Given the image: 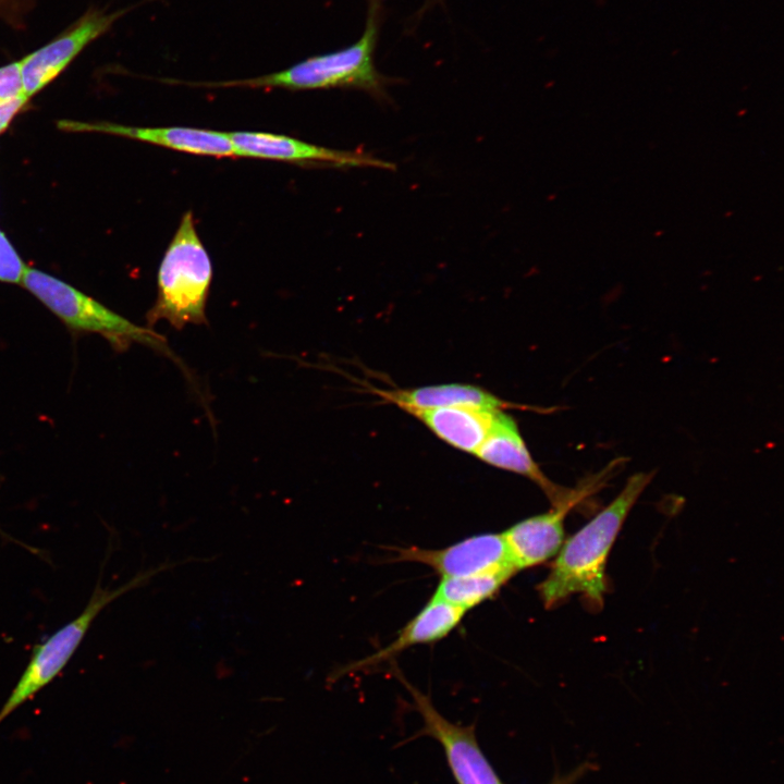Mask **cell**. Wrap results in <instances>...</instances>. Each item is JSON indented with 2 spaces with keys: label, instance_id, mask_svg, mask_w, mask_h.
<instances>
[{
  "label": "cell",
  "instance_id": "cell-2",
  "mask_svg": "<svg viewBox=\"0 0 784 784\" xmlns=\"http://www.w3.org/2000/svg\"><path fill=\"white\" fill-rule=\"evenodd\" d=\"M379 14L380 0H369L363 34L345 48L314 56L283 71L255 78L219 83V85L289 89L347 87L365 90L376 97H384L388 79L379 73L375 64Z\"/></svg>",
  "mask_w": 784,
  "mask_h": 784
},
{
  "label": "cell",
  "instance_id": "cell-10",
  "mask_svg": "<svg viewBox=\"0 0 784 784\" xmlns=\"http://www.w3.org/2000/svg\"><path fill=\"white\" fill-rule=\"evenodd\" d=\"M58 126L69 132H97L128 137L194 155L234 156L229 134L211 130L184 126L142 127L108 122L90 123L65 120L60 121Z\"/></svg>",
  "mask_w": 784,
  "mask_h": 784
},
{
  "label": "cell",
  "instance_id": "cell-18",
  "mask_svg": "<svg viewBox=\"0 0 784 784\" xmlns=\"http://www.w3.org/2000/svg\"><path fill=\"white\" fill-rule=\"evenodd\" d=\"M25 97L20 61L0 68V102ZM26 98V97H25Z\"/></svg>",
  "mask_w": 784,
  "mask_h": 784
},
{
  "label": "cell",
  "instance_id": "cell-6",
  "mask_svg": "<svg viewBox=\"0 0 784 784\" xmlns=\"http://www.w3.org/2000/svg\"><path fill=\"white\" fill-rule=\"evenodd\" d=\"M475 455L494 467L524 476L546 493L552 506L568 502L580 503L596 492L611 476L605 467L585 479L577 489L564 488L551 481L531 457L515 420L503 411L498 412L492 427Z\"/></svg>",
  "mask_w": 784,
  "mask_h": 784
},
{
  "label": "cell",
  "instance_id": "cell-1",
  "mask_svg": "<svg viewBox=\"0 0 784 784\" xmlns=\"http://www.w3.org/2000/svg\"><path fill=\"white\" fill-rule=\"evenodd\" d=\"M653 476V471L632 475L610 504L564 540L547 577L538 585L547 609L560 605L575 593L581 595L589 610L602 608L609 553L628 513Z\"/></svg>",
  "mask_w": 784,
  "mask_h": 784
},
{
  "label": "cell",
  "instance_id": "cell-8",
  "mask_svg": "<svg viewBox=\"0 0 784 784\" xmlns=\"http://www.w3.org/2000/svg\"><path fill=\"white\" fill-rule=\"evenodd\" d=\"M390 550L394 552L391 562L420 563L432 568L441 578L513 566L502 534L494 532L475 535L441 549L401 547Z\"/></svg>",
  "mask_w": 784,
  "mask_h": 784
},
{
  "label": "cell",
  "instance_id": "cell-17",
  "mask_svg": "<svg viewBox=\"0 0 784 784\" xmlns=\"http://www.w3.org/2000/svg\"><path fill=\"white\" fill-rule=\"evenodd\" d=\"M27 267L0 230V282L21 283Z\"/></svg>",
  "mask_w": 784,
  "mask_h": 784
},
{
  "label": "cell",
  "instance_id": "cell-13",
  "mask_svg": "<svg viewBox=\"0 0 784 784\" xmlns=\"http://www.w3.org/2000/svg\"><path fill=\"white\" fill-rule=\"evenodd\" d=\"M465 613L456 607L431 597L390 644L366 658L344 666L339 675L373 669L391 661L413 646L441 640L455 629Z\"/></svg>",
  "mask_w": 784,
  "mask_h": 784
},
{
  "label": "cell",
  "instance_id": "cell-14",
  "mask_svg": "<svg viewBox=\"0 0 784 784\" xmlns=\"http://www.w3.org/2000/svg\"><path fill=\"white\" fill-rule=\"evenodd\" d=\"M500 411L503 409L451 406L415 411L409 414L422 421L445 443L475 454L488 436Z\"/></svg>",
  "mask_w": 784,
  "mask_h": 784
},
{
  "label": "cell",
  "instance_id": "cell-12",
  "mask_svg": "<svg viewBox=\"0 0 784 784\" xmlns=\"http://www.w3.org/2000/svg\"><path fill=\"white\" fill-rule=\"evenodd\" d=\"M576 502L554 505L546 513L525 518L502 534L510 560L517 572L555 556L564 542V520Z\"/></svg>",
  "mask_w": 784,
  "mask_h": 784
},
{
  "label": "cell",
  "instance_id": "cell-5",
  "mask_svg": "<svg viewBox=\"0 0 784 784\" xmlns=\"http://www.w3.org/2000/svg\"><path fill=\"white\" fill-rule=\"evenodd\" d=\"M159 571L155 568L151 572L140 573L114 589L102 588L97 584L81 614L34 647L24 672L0 710V723L63 671L95 618L109 603L139 587Z\"/></svg>",
  "mask_w": 784,
  "mask_h": 784
},
{
  "label": "cell",
  "instance_id": "cell-19",
  "mask_svg": "<svg viewBox=\"0 0 784 784\" xmlns=\"http://www.w3.org/2000/svg\"><path fill=\"white\" fill-rule=\"evenodd\" d=\"M28 99L25 97L0 102V134L7 130Z\"/></svg>",
  "mask_w": 784,
  "mask_h": 784
},
{
  "label": "cell",
  "instance_id": "cell-16",
  "mask_svg": "<svg viewBox=\"0 0 784 784\" xmlns=\"http://www.w3.org/2000/svg\"><path fill=\"white\" fill-rule=\"evenodd\" d=\"M516 573L513 566H506L468 576L441 578L431 597L467 612L495 596Z\"/></svg>",
  "mask_w": 784,
  "mask_h": 784
},
{
  "label": "cell",
  "instance_id": "cell-4",
  "mask_svg": "<svg viewBox=\"0 0 784 784\" xmlns=\"http://www.w3.org/2000/svg\"><path fill=\"white\" fill-rule=\"evenodd\" d=\"M21 283L72 332L99 334L119 350L134 343L164 348V339L154 330L135 324L53 275L27 268Z\"/></svg>",
  "mask_w": 784,
  "mask_h": 784
},
{
  "label": "cell",
  "instance_id": "cell-11",
  "mask_svg": "<svg viewBox=\"0 0 784 784\" xmlns=\"http://www.w3.org/2000/svg\"><path fill=\"white\" fill-rule=\"evenodd\" d=\"M113 20V15L88 16L65 35L20 60L24 96L28 99L46 87Z\"/></svg>",
  "mask_w": 784,
  "mask_h": 784
},
{
  "label": "cell",
  "instance_id": "cell-3",
  "mask_svg": "<svg viewBox=\"0 0 784 784\" xmlns=\"http://www.w3.org/2000/svg\"><path fill=\"white\" fill-rule=\"evenodd\" d=\"M212 279L210 257L187 211L161 259L156 303L148 311L150 324L166 320L182 329L206 322V303Z\"/></svg>",
  "mask_w": 784,
  "mask_h": 784
},
{
  "label": "cell",
  "instance_id": "cell-15",
  "mask_svg": "<svg viewBox=\"0 0 784 784\" xmlns=\"http://www.w3.org/2000/svg\"><path fill=\"white\" fill-rule=\"evenodd\" d=\"M381 395L408 413L451 406L487 409H504L513 406L479 387L462 383L381 392Z\"/></svg>",
  "mask_w": 784,
  "mask_h": 784
},
{
  "label": "cell",
  "instance_id": "cell-20",
  "mask_svg": "<svg viewBox=\"0 0 784 784\" xmlns=\"http://www.w3.org/2000/svg\"><path fill=\"white\" fill-rule=\"evenodd\" d=\"M592 769H593L592 763L584 762L583 764L578 765L576 769L572 770L567 774L556 775L550 782V784H575L583 776H585L588 772H590Z\"/></svg>",
  "mask_w": 784,
  "mask_h": 784
},
{
  "label": "cell",
  "instance_id": "cell-9",
  "mask_svg": "<svg viewBox=\"0 0 784 784\" xmlns=\"http://www.w3.org/2000/svg\"><path fill=\"white\" fill-rule=\"evenodd\" d=\"M234 156L290 162L328 163L338 167L394 169L390 162L358 152L335 150L290 136L264 132L228 133Z\"/></svg>",
  "mask_w": 784,
  "mask_h": 784
},
{
  "label": "cell",
  "instance_id": "cell-7",
  "mask_svg": "<svg viewBox=\"0 0 784 784\" xmlns=\"http://www.w3.org/2000/svg\"><path fill=\"white\" fill-rule=\"evenodd\" d=\"M411 693L414 707L420 713L424 727L420 734L431 736L442 746L446 762L457 784H503L482 752L474 726H464L445 719L430 698L399 676Z\"/></svg>",
  "mask_w": 784,
  "mask_h": 784
}]
</instances>
